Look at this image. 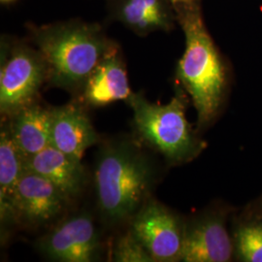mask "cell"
I'll return each instance as SVG.
<instances>
[{
    "label": "cell",
    "instance_id": "6da1fadb",
    "mask_svg": "<svg viewBox=\"0 0 262 262\" xmlns=\"http://www.w3.org/2000/svg\"><path fill=\"white\" fill-rule=\"evenodd\" d=\"M157 177L155 162L136 141L122 137L103 143L96 157L94 182L104 224L111 227L129 224L151 197Z\"/></svg>",
    "mask_w": 262,
    "mask_h": 262
},
{
    "label": "cell",
    "instance_id": "ac0fdd59",
    "mask_svg": "<svg viewBox=\"0 0 262 262\" xmlns=\"http://www.w3.org/2000/svg\"><path fill=\"white\" fill-rule=\"evenodd\" d=\"M169 2H171V4L175 7L180 6V5H184V4H189V3H193L196 1H200V0H168Z\"/></svg>",
    "mask_w": 262,
    "mask_h": 262
},
{
    "label": "cell",
    "instance_id": "52a82bcc",
    "mask_svg": "<svg viewBox=\"0 0 262 262\" xmlns=\"http://www.w3.org/2000/svg\"><path fill=\"white\" fill-rule=\"evenodd\" d=\"M38 253L49 260L92 262L98 260L102 244L94 219L80 212L56 224L35 242Z\"/></svg>",
    "mask_w": 262,
    "mask_h": 262
},
{
    "label": "cell",
    "instance_id": "e0dca14e",
    "mask_svg": "<svg viewBox=\"0 0 262 262\" xmlns=\"http://www.w3.org/2000/svg\"><path fill=\"white\" fill-rule=\"evenodd\" d=\"M110 258L115 262H155L129 229L116 240Z\"/></svg>",
    "mask_w": 262,
    "mask_h": 262
},
{
    "label": "cell",
    "instance_id": "9c48e42d",
    "mask_svg": "<svg viewBox=\"0 0 262 262\" xmlns=\"http://www.w3.org/2000/svg\"><path fill=\"white\" fill-rule=\"evenodd\" d=\"M70 201L47 179L25 169L13 200L15 224L26 226L52 224L66 212Z\"/></svg>",
    "mask_w": 262,
    "mask_h": 262
},
{
    "label": "cell",
    "instance_id": "277c9868",
    "mask_svg": "<svg viewBox=\"0 0 262 262\" xmlns=\"http://www.w3.org/2000/svg\"><path fill=\"white\" fill-rule=\"evenodd\" d=\"M133 111L134 128L141 140L160 154L170 165H182L196 159L207 147L186 117L187 93L176 86L168 103H151L142 93L125 100Z\"/></svg>",
    "mask_w": 262,
    "mask_h": 262
},
{
    "label": "cell",
    "instance_id": "ffe728a7",
    "mask_svg": "<svg viewBox=\"0 0 262 262\" xmlns=\"http://www.w3.org/2000/svg\"><path fill=\"white\" fill-rule=\"evenodd\" d=\"M260 206H261V210H260V211H262V201H261V205H260Z\"/></svg>",
    "mask_w": 262,
    "mask_h": 262
},
{
    "label": "cell",
    "instance_id": "8fae6325",
    "mask_svg": "<svg viewBox=\"0 0 262 262\" xmlns=\"http://www.w3.org/2000/svg\"><path fill=\"white\" fill-rule=\"evenodd\" d=\"M98 142L99 136L81 102L52 107L50 146L82 160L85 150Z\"/></svg>",
    "mask_w": 262,
    "mask_h": 262
},
{
    "label": "cell",
    "instance_id": "ba28073f",
    "mask_svg": "<svg viewBox=\"0 0 262 262\" xmlns=\"http://www.w3.org/2000/svg\"><path fill=\"white\" fill-rule=\"evenodd\" d=\"M228 211L214 208L186 221L181 261L228 262L234 258Z\"/></svg>",
    "mask_w": 262,
    "mask_h": 262
},
{
    "label": "cell",
    "instance_id": "8992f818",
    "mask_svg": "<svg viewBox=\"0 0 262 262\" xmlns=\"http://www.w3.org/2000/svg\"><path fill=\"white\" fill-rule=\"evenodd\" d=\"M128 225L155 262L181 261L186 221L168 207L150 197Z\"/></svg>",
    "mask_w": 262,
    "mask_h": 262
},
{
    "label": "cell",
    "instance_id": "5b68a950",
    "mask_svg": "<svg viewBox=\"0 0 262 262\" xmlns=\"http://www.w3.org/2000/svg\"><path fill=\"white\" fill-rule=\"evenodd\" d=\"M48 68L32 43L4 35L0 45V112L5 119L37 102Z\"/></svg>",
    "mask_w": 262,
    "mask_h": 262
},
{
    "label": "cell",
    "instance_id": "4fadbf2b",
    "mask_svg": "<svg viewBox=\"0 0 262 262\" xmlns=\"http://www.w3.org/2000/svg\"><path fill=\"white\" fill-rule=\"evenodd\" d=\"M25 168L47 179L71 200L83 192L86 184L82 160L73 159L52 146L26 159Z\"/></svg>",
    "mask_w": 262,
    "mask_h": 262
},
{
    "label": "cell",
    "instance_id": "7a4b0ae2",
    "mask_svg": "<svg viewBox=\"0 0 262 262\" xmlns=\"http://www.w3.org/2000/svg\"><path fill=\"white\" fill-rule=\"evenodd\" d=\"M30 42L44 57L49 86L79 97L95 66L120 45L97 23L69 19L43 26L28 24Z\"/></svg>",
    "mask_w": 262,
    "mask_h": 262
},
{
    "label": "cell",
    "instance_id": "d6986e66",
    "mask_svg": "<svg viewBox=\"0 0 262 262\" xmlns=\"http://www.w3.org/2000/svg\"><path fill=\"white\" fill-rule=\"evenodd\" d=\"M16 0H0V2L2 3V4H10V3H13V2H15Z\"/></svg>",
    "mask_w": 262,
    "mask_h": 262
},
{
    "label": "cell",
    "instance_id": "7c38bea8",
    "mask_svg": "<svg viewBox=\"0 0 262 262\" xmlns=\"http://www.w3.org/2000/svg\"><path fill=\"white\" fill-rule=\"evenodd\" d=\"M131 94L126 66L119 46L95 66L79 99L83 105L97 108L119 100H126Z\"/></svg>",
    "mask_w": 262,
    "mask_h": 262
},
{
    "label": "cell",
    "instance_id": "2e32d148",
    "mask_svg": "<svg viewBox=\"0 0 262 262\" xmlns=\"http://www.w3.org/2000/svg\"><path fill=\"white\" fill-rule=\"evenodd\" d=\"M232 239L236 260L262 262V211L237 222Z\"/></svg>",
    "mask_w": 262,
    "mask_h": 262
},
{
    "label": "cell",
    "instance_id": "9a60e30c",
    "mask_svg": "<svg viewBox=\"0 0 262 262\" xmlns=\"http://www.w3.org/2000/svg\"><path fill=\"white\" fill-rule=\"evenodd\" d=\"M26 159L10 134L6 120L0 131V217L2 230L14 226L13 200L19 179L25 172Z\"/></svg>",
    "mask_w": 262,
    "mask_h": 262
},
{
    "label": "cell",
    "instance_id": "5bb4252c",
    "mask_svg": "<svg viewBox=\"0 0 262 262\" xmlns=\"http://www.w3.org/2000/svg\"><path fill=\"white\" fill-rule=\"evenodd\" d=\"M10 134L28 159L50 146L52 107L35 102L5 119Z\"/></svg>",
    "mask_w": 262,
    "mask_h": 262
},
{
    "label": "cell",
    "instance_id": "30bf717a",
    "mask_svg": "<svg viewBox=\"0 0 262 262\" xmlns=\"http://www.w3.org/2000/svg\"><path fill=\"white\" fill-rule=\"evenodd\" d=\"M108 18L119 21L141 37L157 31L169 32L178 24L168 0H107Z\"/></svg>",
    "mask_w": 262,
    "mask_h": 262
},
{
    "label": "cell",
    "instance_id": "3957f363",
    "mask_svg": "<svg viewBox=\"0 0 262 262\" xmlns=\"http://www.w3.org/2000/svg\"><path fill=\"white\" fill-rule=\"evenodd\" d=\"M175 11L186 40L176 77L195 108L196 130H203L215 122L225 103L227 69L207 29L201 1L180 5Z\"/></svg>",
    "mask_w": 262,
    "mask_h": 262
}]
</instances>
